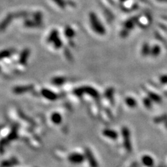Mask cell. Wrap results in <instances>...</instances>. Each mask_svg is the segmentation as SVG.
<instances>
[{
    "label": "cell",
    "mask_w": 167,
    "mask_h": 167,
    "mask_svg": "<svg viewBox=\"0 0 167 167\" xmlns=\"http://www.w3.org/2000/svg\"><path fill=\"white\" fill-rule=\"evenodd\" d=\"M161 81L165 83H167V76H163L162 79H161Z\"/></svg>",
    "instance_id": "cell-8"
},
{
    "label": "cell",
    "mask_w": 167,
    "mask_h": 167,
    "mask_svg": "<svg viewBox=\"0 0 167 167\" xmlns=\"http://www.w3.org/2000/svg\"><path fill=\"white\" fill-rule=\"evenodd\" d=\"M85 158L88 161L91 167H98V163L96 159H95L93 154L90 149H86Z\"/></svg>",
    "instance_id": "cell-4"
},
{
    "label": "cell",
    "mask_w": 167,
    "mask_h": 167,
    "mask_svg": "<svg viewBox=\"0 0 167 167\" xmlns=\"http://www.w3.org/2000/svg\"><path fill=\"white\" fill-rule=\"evenodd\" d=\"M85 158V156L79 153H73L71 154L69 157V160L71 163L74 164H80L82 163Z\"/></svg>",
    "instance_id": "cell-3"
},
{
    "label": "cell",
    "mask_w": 167,
    "mask_h": 167,
    "mask_svg": "<svg viewBox=\"0 0 167 167\" xmlns=\"http://www.w3.org/2000/svg\"><path fill=\"white\" fill-rule=\"evenodd\" d=\"M126 102L128 106L131 107H134L136 105V102L134 99L131 97H128L126 100Z\"/></svg>",
    "instance_id": "cell-7"
},
{
    "label": "cell",
    "mask_w": 167,
    "mask_h": 167,
    "mask_svg": "<svg viewBox=\"0 0 167 167\" xmlns=\"http://www.w3.org/2000/svg\"><path fill=\"white\" fill-rule=\"evenodd\" d=\"M142 163L147 166H152L153 165V160L149 156H144L142 158Z\"/></svg>",
    "instance_id": "cell-6"
},
{
    "label": "cell",
    "mask_w": 167,
    "mask_h": 167,
    "mask_svg": "<svg viewBox=\"0 0 167 167\" xmlns=\"http://www.w3.org/2000/svg\"><path fill=\"white\" fill-rule=\"evenodd\" d=\"M103 134L107 138L112 139H116L118 138V134L115 131H113L112 129H105L103 131Z\"/></svg>",
    "instance_id": "cell-5"
},
{
    "label": "cell",
    "mask_w": 167,
    "mask_h": 167,
    "mask_svg": "<svg viewBox=\"0 0 167 167\" xmlns=\"http://www.w3.org/2000/svg\"><path fill=\"white\" fill-rule=\"evenodd\" d=\"M90 20L91 27L93 30V32L99 35H103L105 34V29L98 19L96 15L94 14H91Z\"/></svg>",
    "instance_id": "cell-1"
},
{
    "label": "cell",
    "mask_w": 167,
    "mask_h": 167,
    "mask_svg": "<svg viewBox=\"0 0 167 167\" xmlns=\"http://www.w3.org/2000/svg\"><path fill=\"white\" fill-rule=\"evenodd\" d=\"M122 136L123 138V143L125 148L126 150L130 152L132 149V146H131V136L129 131L126 128H123L122 129Z\"/></svg>",
    "instance_id": "cell-2"
}]
</instances>
